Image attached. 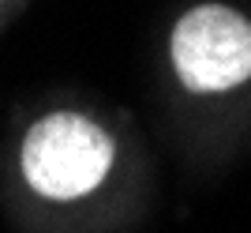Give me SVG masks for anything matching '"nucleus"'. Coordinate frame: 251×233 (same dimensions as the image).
<instances>
[{"instance_id": "obj_1", "label": "nucleus", "mask_w": 251, "mask_h": 233, "mask_svg": "<svg viewBox=\"0 0 251 233\" xmlns=\"http://www.w3.org/2000/svg\"><path fill=\"white\" fill-rule=\"evenodd\" d=\"M116 136L90 113L49 109L26 124L15 147L23 188L38 203H86L116 170Z\"/></svg>"}, {"instance_id": "obj_2", "label": "nucleus", "mask_w": 251, "mask_h": 233, "mask_svg": "<svg viewBox=\"0 0 251 233\" xmlns=\"http://www.w3.org/2000/svg\"><path fill=\"white\" fill-rule=\"evenodd\" d=\"M169 57L195 94L232 90L251 79V23L225 4H199L173 27Z\"/></svg>"}]
</instances>
